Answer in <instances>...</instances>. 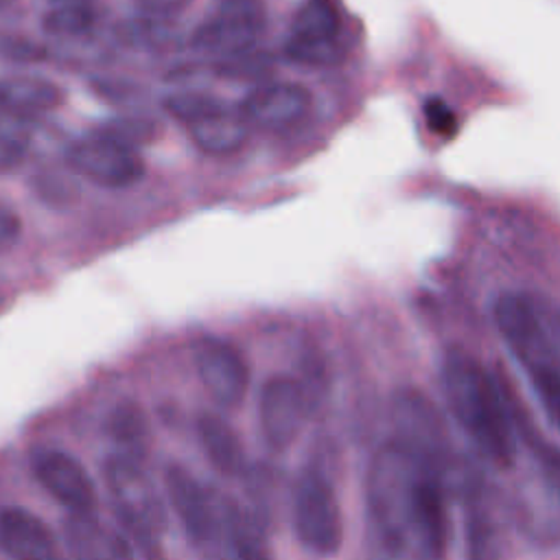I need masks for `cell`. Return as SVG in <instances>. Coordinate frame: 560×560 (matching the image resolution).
I'll use <instances>...</instances> for the list:
<instances>
[{
  "label": "cell",
  "instance_id": "cell-4",
  "mask_svg": "<svg viewBox=\"0 0 560 560\" xmlns=\"http://www.w3.org/2000/svg\"><path fill=\"white\" fill-rule=\"evenodd\" d=\"M103 479L114 514L144 560H164L162 534L166 532V508L153 479L140 464L125 455L107 457Z\"/></svg>",
  "mask_w": 560,
  "mask_h": 560
},
{
  "label": "cell",
  "instance_id": "cell-31",
  "mask_svg": "<svg viewBox=\"0 0 560 560\" xmlns=\"http://www.w3.org/2000/svg\"><path fill=\"white\" fill-rule=\"evenodd\" d=\"M55 2H59V0H55Z\"/></svg>",
  "mask_w": 560,
  "mask_h": 560
},
{
  "label": "cell",
  "instance_id": "cell-21",
  "mask_svg": "<svg viewBox=\"0 0 560 560\" xmlns=\"http://www.w3.org/2000/svg\"><path fill=\"white\" fill-rule=\"evenodd\" d=\"M61 101V90L39 77H11L0 81V112L4 114L26 118L55 109Z\"/></svg>",
  "mask_w": 560,
  "mask_h": 560
},
{
  "label": "cell",
  "instance_id": "cell-19",
  "mask_svg": "<svg viewBox=\"0 0 560 560\" xmlns=\"http://www.w3.org/2000/svg\"><path fill=\"white\" fill-rule=\"evenodd\" d=\"M197 438L206 459L225 477H236L245 470V451L236 431L214 413H199Z\"/></svg>",
  "mask_w": 560,
  "mask_h": 560
},
{
  "label": "cell",
  "instance_id": "cell-28",
  "mask_svg": "<svg viewBox=\"0 0 560 560\" xmlns=\"http://www.w3.org/2000/svg\"><path fill=\"white\" fill-rule=\"evenodd\" d=\"M20 219L18 214L7 208L4 203H0V252H4L7 247H11L18 236H20Z\"/></svg>",
  "mask_w": 560,
  "mask_h": 560
},
{
  "label": "cell",
  "instance_id": "cell-1",
  "mask_svg": "<svg viewBox=\"0 0 560 560\" xmlns=\"http://www.w3.org/2000/svg\"><path fill=\"white\" fill-rule=\"evenodd\" d=\"M448 542L444 475L396 440L365 472L368 560H442Z\"/></svg>",
  "mask_w": 560,
  "mask_h": 560
},
{
  "label": "cell",
  "instance_id": "cell-26",
  "mask_svg": "<svg viewBox=\"0 0 560 560\" xmlns=\"http://www.w3.org/2000/svg\"><path fill=\"white\" fill-rule=\"evenodd\" d=\"M422 112H424V120L433 133L451 136L455 131V127H457L455 112L442 98H438V96L427 98Z\"/></svg>",
  "mask_w": 560,
  "mask_h": 560
},
{
  "label": "cell",
  "instance_id": "cell-3",
  "mask_svg": "<svg viewBox=\"0 0 560 560\" xmlns=\"http://www.w3.org/2000/svg\"><path fill=\"white\" fill-rule=\"evenodd\" d=\"M494 322L514 357L525 365L549 424H558L560 372L556 319H549L545 308L527 295L505 293L494 304Z\"/></svg>",
  "mask_w": 560,
  "mask_h": 560
},
{
  "label": "cell",
  "instance_id": "cell-11",
  "mask_svg": "<svg viewBox=\"0 0 560 560\" xmlns=\"http://www.w3.org/2000/svg\"><path fill=\"white\" fill-rule=\"evenodd\" d=\"M168 501L195 545H208L217 538L223 523V505L217 503L214 494L179 464H171L164 472Z\"/></svg>",
  "mask_w": 560,
  "mask_h": 560
},
{
  "label": "cell",
  "instance_id": "cell-23",
  "mask_svg": "<svg viewBox=\"0 0 560 560\" xmlns=\"http://www.w3.org/2000/svg\"><path fill=\"white\" fill-rule=\"evenodd\" d=\"M96 13L88 0H59L42 18L44 31L57 37H77L92 28Z\"/></svg>",
  "mask_w": 560,
  "mask_h": 560
},
{
  "label": "cell",
  "instance_id": "cell-5",
  "mask_svg": "<svg viewBox=\"0 0 560 560\" xmlns=\"http://www.w3.org/2000/svg\"><path fill=\"white\" fill-rule=\"evenodd\" d=\"M291 521L298 540L317 556H332L343 540L337 492L319 464L306 466L291 490Z\"/></svg>",
  "mask_w": 560,
  "mask_h": 560
},
{
  "label": "cell",
  "instance_id": "cell-24",
  "mask_svg": "<svg viewBox=\"0 0 560 560\" xmlns=\"http://www.w3.org/2000/svg\"><path fill=\"white\" fill-rule=\"evenodd\" d=\"M223 103H219L214 96L208 94H197V92H184V94H173L166 98V109L182 120L184 125H190L192 120L201 118L203 114L221 107Z\"/></svg>",
  "mask_w": 560,
  "mask_h": 560
},
{
  "label": "cell",
  "instance_id": "cell-6",
  "mask_svg": "<svg viewBox=\"0 0 560 560\" xmlns=\"http://www.w3.org/2000/svg\"><path fill=\"white\" fill-rule=\"evenodd\" d=\"M464 556L466 560L508 558V503L499 488L479 472H466L462 483Z\"/></svg>",
  "mask_w": 560,
  "mask_h": 560
},
{
  "label": "cell",
  "instance_id": "cell-2",
  "mask_svg": "<svg viewBox=\"0 0 560 560\" xmlns=\"http://www.w3.org/2000/svg\"><path fill=\"white\" fill-rule=\"evenodd\" d=\"M442 387L451 413L477 451L497 468L516 459V433L510 413L508 383L494 378L464 350H448L442 365Z\"/></svg>",
  "mask_w": 560,
  "mask_h": 560
},
{
  "label": "cell",
  "instance_id": "cell-22",
  "mask_svg": "<svg viewBox=\"0 0 560 560\" xmlns=\"http://www.w3.org/2000/svg\"><path fill=\"white\" fill-rule=\"evenodd\" d=\"M107 433L120 448L118 455L140 459L151 446V427L140 405L131 400L118 402L107 418Z\"/></svg>",
  "mask_w": 560,
  "mask_h": 560
},
{
  "label": "cell",
  "instance_id": "cell-25",
  "mask_svg": "<svg viewBox=\"0 0 560 560\" xmlns=\"http://www.w3.org/2000/svg\"><path fill=\"white\" fill-rule=\"evenodd\" d=\"M0 57L15 63H35L46 57V48L15 33H0Z\"/></svg>",
  "mask_w": 560,
  "mask_h": 560
},
{
  "label": "cell",
  "instance_id": "cell-17",
  "mask_svg": "<svg viewBox=\"0 0 560 560\" xmlns=\"http://www.w3.org/2000/svg\"><path fill=\"white\" fill-rule=\"evenodd\" d=\"M63 538L72 560H133L125 538L103 527L94 514H70Z\"/></svg>",
  "mask_w": 560,
  "mask_h": 560
},
{
  "label": "cell",
  "instance_id": "cell-16",
  "mask_svg": "<svg viewBox=\"0 0 560 560\" xmlns=\"http://www.w3.org/2000/svg\"><path fill=\"white\" fill-rule=\"evenodd\" d=\"M0 547L11 560H66L50 527L24 508L0 510Z\"/></svg>",
  "mask_w": 560,
  "mask_h": 560
},
{
  "label": "cell",
  "instance_id": "cell-8",
  "mask_svg": "<svg viewBox=\"0 0 560 560\" xmlns=\"http://www.w3.org/2000/svg\"><path fill=\"white\" fill-rule=\"evenodd\" d=\"M267 24L260 0H221L217 13L192 35V46L201 52L236 57L249 50Z\"/></svg>",
  "mask_w": 560,
  "mask_h": 560
},
{
  "label": "cell",
  "instance_id": "cell-29",
  "mask_svg": "<svg viewBox=\"0 0 560 560\" xmlns=\"http://www.w3.org/2000/svg\"><path fill=\"white\" fill-rule=\"evenodd\" d=\"M192 0H136L138 9L149 13L151 18H162V15H171L182 11L184 7H188Z\"/></svg>",
  "mask_w": 560,
  "mask_h": 560
},
{
  "label": "cell",
  "instance_id": "cell-30",
  "mask_svg": "<svg viewBox=\"0 0 560 560\" xmlns=\"http://www.w3.org/2000/svg\"><path fill=\"white\" fill-rule=\"evenodd\" d=\"M9 2H11V0H0V9H2V7H7Z\"/></svg>",
  "mask_w": 560,
  "mask_h": 560
},
{
  "label": "cell",
  "instance_id": "cell-18",
  "mask_svg": "<svg viewBox=\"0 0 560 560\" xmlns=\"http://www.w3.org/2000/svg\"><path fill=\"white\" fill-rule=\"evenodd\" d=\"M223 525L236 560H276L265 518L232 499L223 501Z\"/></svg>",
  "mask_w": 560,
  "mask_h": 560
},
{
  "label": "cell",
  "instance_id": "cell-12",
  "mask_svg": "<svg viewBox=\"0 0 560 560\" xmlns=\"http://www.w3.org/2000/svg\"><path fill=\"white\" fill-rule=\"evenodd\" d=\"M31 468L44 490L70 514H94L96 488L79 459L59 448H42L33 455Z\"/></svg>",
  "mask_w": 560,
  "mask_h": 560
},
{
  "label": "cell",
  "instance_id": "cell-20",
  "mask_svg": "<svg viewBox=\"0 0 560 560\" xmlns=\"http://www.w3.org/2000/svg\"><path fill=\"white\" fill-rule=\"evenodd\" d=\"M186 127L192 142L201 151L212 155H225L241 149L249 133V127L245 125V120L238 114L230 112L225 105L203 114L201 118L192 120Z\"/></svg>",
  "mask_w": 560,
  "mask_h": 560
},
{
  "label": "cell",
  "instance_id": "cell-9",
  "mask_svg": "<svg viewBox=\"0 0 560 560\" xmlns=\"http://www.w3.org/2000/svg\"><path fill=\"white\" fill-rule=\"evenodd\" d=\"M72 171L107 188H125L144 175V164L133 147L96 131L72 142L66 151Z\"/></svg>",
  "mask_w": 560,
  "mask_h": 560
},
{
  "label": "cell",
  "instance_id": "cell-15",
  "mask_svg": "<svg viewBox=\"0 0 560 560\" xmlns=\"http://www.w3.org/2000/svg\"><path fill=\"white\" fill-rule=\"evenodd\" d=\"M311 103V92L300 83H269L245 96L238 116L247 127L280 131L300 122Z\"/></svg>",
  "mask_w": 560,
  "mask_h": 560
},
{
  "label": "cell",
  "instance_id": "cell-10",
  "mask_svg": "<svg viewBox=\"0 0 560 560\" xmlns=\"http://www.w3.org/2000/svg\"><path fill=\"white\" fill-rule=\"evenodd\" d=\"M311 407L295 376L276 374L265 381L258 396V422L265 442L273 451L289 448L300 435Z\"/></svg>",
  "mask_w": 560,
  "mask_h": 560
},
{
  "label": "cell",
  "instance_id": "cell-27",
  "mask_svg": "<svg viewBox=\"0 0 560 560\" xmlns=\"http://www.w3.org/2000/svg\"><path fill=\"white\" fill-rule=\"evenodd\" d=\"M24 153L26 149L0 129V173L18 168L20 162L24 160Z\"/></svg>",
  "mask_w": 560,
  "mask_h": 560
},
{
  "label": "cell",
  "instance_id": "cell-14",
  "mask_svg": "<svg viewBox=\"0 0 560 560\" xmlns=\"http://www.w3.org/2000/svg\"><path fill=\"white\" fill-rule=\"evenodd\" d=\"M339 13L330 0H306L291 24L287 55L300 63H328L337 52Z\"/></svg>",
  "mask_w": 560,
  "mask_h": 560
},
{
  "label": "cell",
  "instance_id": "cell-13",
  "mask_svg": "<svg viewBox=\"0 0 560 560\" xmlns=\"http://www.w3.org/2000/svg\"><path fill=\"white\" fill-rule=\"evenodd\" d=\"M195 368L206 392L228 409L243 402L249 387V368L243 354L223 339H203L195 348Z\"/></svg>",
  "mask_w": 560,
  "mask_h": 560
},
{
  "label": "cell",
  "instance_id": "cell-7",
  "mask_svg": "<svg viewBox=\"0 0 560 560\" xmlns=\"http://www.w3.org/2000/svg\"><path fill=\"white\" fill-rule=\"evenodd\" d=\"M389 411L396 433L394 440L444 475L451 466L453 451L448 429L431 398L413 387H402L394 394Z\"/></svg>",
  "mask_w": 560,
  "mask_h": 560
}]
</instances>
